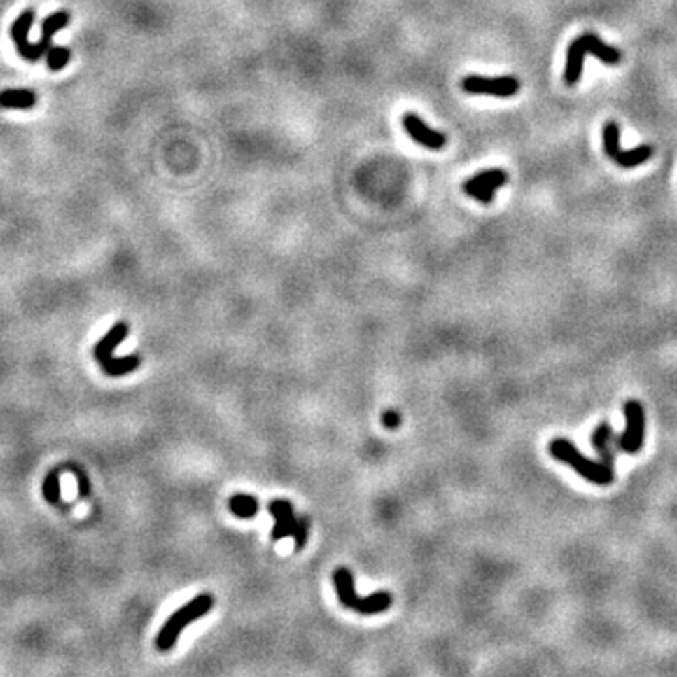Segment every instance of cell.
<instances>
[{
    "mask_svg": "<svg viewBox=\"0 0 677 677\" xmlns=\"http://www.w3.org/2000/svg\"><path fill=\"white\" fill-rule=\"evenodd\" d=\"M228 506L232 510V514L235 517H241V519H252L260 512L258 498L254 495H249V493H235V495H232Z\"/></svg>",
    "mask_w": 677,
    "mask_h": 677,
    "instance_id": "obj_16",
    "label": "cell"
},
{
    "mask_svg": "<svg viewBox=\"0 0 677 677\" xmlns=\"http://www.w3.org/2000/svg\"><path fill=\"white\" fill-rule=\"evenodd\" d=\"M215 608V596L209 593H202L198 596H194L190 602H186L183 608H179L177 611L172 613V617L162 624L160 632L156 634L155 645L160 653H166V651H172L174 645L179 640L181 632L188 627L194 621H198L209 613L211 610Z\"/></svg>",
    "mask_w": 677,
    "mask_h": 677,
    "instance_id": "obj_3",
    "label": "cell"
},
{
    "mask_svg": "<svg viewBox=\"0 0 677 677\" xmlns=\"http://www.w3.org/2000/svg\"><path fill=\"white\" fill-rule=\"evenodd\" d=\"M624 420H627V427L617 444L624 454L636 456L643 446V437H645V412L640 401L630 399L624 403Z\"/></svg>",
    "mask_w": 677,
    "mask_h": 677,
    "instance_id": "obj_6",
    "label": "cell"
},
{
    "mask_svg": "<svg viewBox=\"0 0 677 677\" xmlns=\"http://www.w3.org/2000/svg\"><path fill=\"white\" fill-rule=\"evenodd\" d=\"M382 421H384V426L388 427V429H397V427L401 426V416H399L396 410H388V412L382 416Z\"/></svg>",
    "mask_w": 677,
    "mask_h": 677,
    "instance_id": "obj_22",
    "label": "cell"
},
{
    "mask_svg": "<svg viewBox=\"0 0 677 677\" xmlns=\"http://www.w3.org/2000/svg\"><path fill=\"white\" fill-rule=\"evenodd\" d=\"M651 156H653V147H651V145H638V147H634V149L621 151V155H619V158L615 160V162H617L621 168L630 169V168H636V166H640V164L648 162Z\"/></svg>",
    "mask_w": 677,
    "mask_h": 677,
    "instance_id": "obj_18",
    "label": "cell"
},
{
    "mask_svg": "<svg viewBox=\"0 0 677 677\" xmlns=\"http://www.w3.org/2000/svg\"><path fill=\"white\" fill-rule=\"evenodd\" d=\"M38 102V95L32 89H4L0 90V108L2 109H32Z\"/></svg>",
    "mask_w": 677,
    "mask_h": 677,
    "instance_id": "obj_13",
    "label": "cell"
},
{
    "mask_svg": "<svg viewBox=\"0 0 677 677\" xmlns=\"http://www.w3.org/2000/svg\"><path fill=\"white\" fill-rule=\"evenodd\" d=\"M585 55H593L608 67H617L621 62V51L602 42L596 34L587 32L578 36L566 49V64H564V83L574 87L583 72V59Z\"/></svg>",
    "mask_w": 677,
    "mask_h": 677,
    "instance_id": "obj_1",
    "label": "cell"
},
{
    "mask_svg": "<svg viewBox=\"0 0 677 677\" xmlns=\"http://www.w3.org/2000/svg\"><path fill=\"white\" fill-rule=\"evenodd\" d=\"M506 181H508V174L504 169H486V172H480V174L473 175L470 179L465 181L463 183V192L476 200V202H480V204H491L493 198H495V192L501 186L506 185Z\"/></svg>",
    "mask_w": 677,
    "mask_h": 677,
    "instance_id": "obj_7",
    "label": "cell"
},
{
    "mask_svg": "<svg viewBox=\"0 0 677 677\" xmlns=\"http://www.w3.org/2000/svg\"><path fill=\"white\" fill-rule=\"evenodd\" d=\"M401 125L405 128V132L410 136V138L420 144L421 147L431 151H440L444 145L448 144V138L446 134L438 132L435 128L427 125L426 120H421V117H418L416 113H405L401 117Z\"/></svg>",
    "mask_w": 677,
    "mask_h": 677,
    "instance_id": "obj_9",
    "label": "cell"
},
{
    "mask_svg": "<svg viewBox=\"0 0 677 677\" xmlns=\"http://www.w3.org/2000/svg\"><path fill=\"white\" fill-rule=\"evenodd\" d=\"M461 89L467 95L495 96V98H512L519 92L522 83L515 76H498V78H486L478 74H470L461 81Z\"/></svg>",
    "mask_w": 677,
    "mask_h": 677,
    "instance_id": "obj_5",
    "label": "cell"
},
{
    "mask_svg": "<svg viewBox=\"0 0 677 677\" xmlns=\"http://www.w3.org/2000/svg\"><path fill=\"white\" fill-rule=\"evenodd\" d=\"M72 59V51L64 46H51L46 53V64L51 72H60L68 67V62Z\"/></svg>",
    "mask_w": 677,
    "mask_h": 677,
    "instance_id": "obj_20",
    "label": "cell"
},
{
    "mask_svg": "<svg viewBox=\"0 0 677 677\" xmlns=\"http://www.w3.org/2000/svg\"><path fill=\"white\" fill-rule=\"evenodd\" d=\"M59 467L49 470L43 478V486H42V493L43 498L48 501L51 506H64L62 501H60V480H59ZM64 508H70V506H64Z\"/></svg>",
    "mask_w": 677,
    "mask_h": 677,
    "instance_id": "obj_19",
    "label": "cell"
},
{
    "mask_svg": "<svg viewBox=\"0 0 677 677\" xmlns=\"http://www.w3.org/2000/svg\"><path fill=\"white\" fill-rule=\"evenodd\" d=\"M602 141H604V153L615 162L621 155V128L615 120H608L602 128Z\"/></svg>",
    "mask_w": 677,
    "mask_h": 677,
    "instance_id": "obj_17",
    "label": "cell"
},
{
    "mask_svg": "<svg viewBox=\"0 0 677 677\" xmlns=\"http://www.w3.org/2000/svg\"><path fill=\"white\" fill-rule=\"evenodd\" d=\"M591 442H593V448L599 452L600 463H604L606 467L613 468L615 454H613V448H611V442H613V429H611L610 424L602 421V424L594 429L593 437H591Z\"/></svg>",
    "mask_w": 677,
    "mask_h": 677,
    "instance_id": "obj_14",
    "label": "cell"
},
{
    "mask_svg": "<svg viewBox=\"0 0 677 677\" xmlns=\"http://www.w3.org/2000/svg\"><path fill=\"white\" fill-rule=\"evenodd\" d=\"M128 331H130V328H128L126 322H117V324L111 326V330H109L108 333L100 339V341L96 342L95 350H92V352H95L96 361L100 363V361L111 358L115 352V348L119 347L120 342L125 341L126 337H128Z\"/></svg>",
    "mask_w": 677,
    "mask_h": 677,
    "instance_id": "obj_12",
    "label": "cell"
},
{
    "mask_svg": "<svg viewBox=\"0 0 677 677\" xmlns=\"http://www.w3.org/2000/svg\"><path fill=\"white\" fill-rule=\"evenodd\" d=\"M70 19H72V15H70V12H68V10H57V12L49 13L48 18L43 19V21H42V32H40V40L36 42V48H38V51L42 53V57H46L48 49L53 46L55 34H57L59 30L64 29V27H68Z\"/></svg>",
    "mask_w": 677,
    "mask_h": 677,
    "instance_id": "obj_11",
    "label": "cell"
},
{
    "mask_svg": "<svg viewBox=\"0 0 677 677\" xmlns=\"http://www.w3.org/2000/svg\"><path fill=\"white\" fill-rule=\"evenodd\" d=\"M550 454L553 459L561 463H566L572 470L583 476V478L594 484V486H611L615 474L613 468L606 467L604 463L593 461L587 456H583L572 440L568 438H553L550 442Z\"/></svg>",
    "mask_w": 677,
    "mask_h": 677,
    "instance_id": "obj_2",
    "label": "cell"
},
{
    "mask_svg": "<svg viewBox=\"0 0 677 677\" xmlns=\"http://www.w3.org/2000/svg\"><path fill=\"white\" fill-rule=\"evenodd\" d=\"M333 585H335L337 596L344 608L361 613V615H377V613H384L391 608L393 596L386 591H378L369 596H358L356 594V585H354V575L352 572L344 566L333 572Z\"/></svg>",
    "mask_w": 677,
    "mask_h": 677,
    "instance_id": "obj_4",
    "label": "cell"
},
{
    "mask_svg": "<svg viewBox=\"0 0 677 677\" xmlns=\"http://www.w3.org/2000/svg\"><path fill=\"white\" fill-rule=\"evenodd\" d=\"M34 21H36V12L32 8H27V10L19 13L18 19L10 27V38L15 43L19 57L27 60V62H38V60L42 59V53L38 51L36 43L30 42L29 38L30 29H32Z\"/></svg>",
    "mask_w": 677,
    "mask_h": 677,
    "instance_id": "obj_8",
    "label": "cell"
},
{
    "mask_svg": "<svg viewBox=\"0 0 677 677\" xmlns=\"http://www.w3.org/2000/svg\"><path fill=\"white\" fill-rule=\"evenodd\" d=\"M141 365V358L132 354V356H123V358H108V360L100 361L102 371L108 377H125L128 372L136 371Z\"/></svg>",
    "mask_w": 677,
    "mask_h": 677,
    "instance_id": "obj_15",
    "label": "cell"
},
{
    "mask_svg": "<svg viewBox=\"0 0 677 677\" xmlns=\"http://www.w3.org/2000/svg\"><path fill=\"white\" fill-rule=\"evenodd\" d=\"M267 512L275 517V527L271 531V538L282 540L286 536H294L300 517H295L294 506L286 498H275L267 504Z\"/></svg>",
    "mask_w": 677,
    "mask_h": 677,
    "instance_id": "obj_10",
    "label": "cell"
},
{
    "mask_svg": "<svg viewBox=\"0 0 677 677\" xmlns=\"http://www.w3.org/2000/svg\"><path fill=\"white\" fill-rule=\"evenodd\" d=\"M309 517L307 515H301L300 523H298V529L294 533V540H295V552H301L307 544V536H309Z\"/></svg>",
    "mask_w": 677,
    "mask_h": 677,
    "instance_id": "obj_21",
    "label": "cell"
}]
</instances>
